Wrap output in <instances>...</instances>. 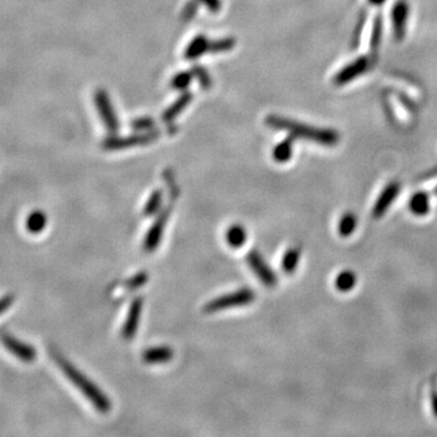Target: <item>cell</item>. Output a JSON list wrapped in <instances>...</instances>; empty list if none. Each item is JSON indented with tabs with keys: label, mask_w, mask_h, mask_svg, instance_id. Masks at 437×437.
Returning a JSON list of instances; mask_svg holds the SVG:
<instances>
[{
	"label": "cell",
	"mask_w": 437,
	"mask_h": 437,
	"mask_svg": "<svg viewBox=\"0 0 437 437\" xmlns=\"http://www.w3.org/2000/svg\"><path fill=\"white\" fill-rule=\"evenodd\" d=\"M51 353H53L55 362L60 366L65 375L91 402V405L101 413L110 412V410H111V401L98 389V386H96L91 380L88 379L83 373L77 370L76 367L72 366L71 363L65 357L61 356L60 353H55V351H53Z\"/></svg>",
	"instance_id": "6da1fadb"
},
{
	"label": "cell",
	"mask_w": 437,
	"mask_h": 437,
	"mask_svg": "<svg viewBox=\"0 0 437 437\" xmlns=\"http://www.w3.org/2000/svg\"><path fill=\"white\" fill-rule=\"evenodd\" d=\"M265 123L271 129L286 130L292 134L293 138H308V140H313L317 143H326V145H330L334 141V136L330 134V131L308 128V125L300 124L283 117L268 116Z\"/></svg>",
	"instance_id": "7a4b0ae2"
},
{
	"label": "cell",
	"mask_w": 437,
	"mask_h": 437,
	"mask_svg": "<svg viewBox=\"0 0 437 437\" xmlns=\"http://www.w3.org/2000/svg\"><path fill=\"white\" fill-rule=\"evenodd\" d=\"M159 136H161V130L158 129L141 131L138 134L129 135V136H124V138L111 135L110 138L103 141V146L107 151H119V150H125V148L148 145V143L156 141Z\"/></svg>",
	"instance_id": "3957f363"
},
{
	"label": "cell",
	"mask_w": 437,
	"mask_h": 437,
	"mask_svg": "<svg viewBox=\"0 0 437 437\" xmlns=\"http://www.w3.org/2000/svg\"><path fill=\"white\" fill-rule=\"evenodd\" d=\"M255 300L254 290L249 288H242L236 290L230 294L218 296L216 299L210 300L209 303L204 306V311L207 313H218L221 310L226 308H238V306H246L253 303Z\"/></svg>",
	"instance_id": "277c9868"
},
{
	"label": "cell",
	"mask_w": 437,
	"mask_h": 437,
	"mask_svg": "<svg viewBox=\"0 0 437 437\" xmlns=\"http://www.w3.org/2000/svg\"><path fill=\"white\" fill-rule=\"evenodd\" d=\"M94 103L108 134L117 135V133L119 131L121 124H119L116 111L113 108L111 98L108 96L107 93L103 89L96 90L94 94Z\"/></svg>",
	"instance_id": "5b68a950"
},
{
	"label": "cell",
	"mask_w": 437,
	"mask_h": 437,
	"mask_svg": "<svg viewBox=\"0 0 437 437\" xmlns=\"http://www.w3.org/2000/svg\"><path fill=\"white\" fill-rule=\"evenodd\" d=\"M174 201H176V197H170V204L162 210L161 213L157 216L156 220H155L153 225L148 230V235H146L145 241H143V249L146 250L148 253H151L153 250H156L158 246H159L165 226H167V223L169 220L170 213H171L173 205H174Z\"/></svg>",
	"instance_id": "8992f818"
},
{
	"label": "cell",
	"mask_w": 437,
	"mask_h": 437,
	"mask_svg": "<svg viewBox=\"0 0 437 437\" xmlns=\"http://www.w3.org/2000/svg\"><path fill=\"white\" fill-rule=\"evenodd\" d=\"M247 263L252 271L256 275L263 285L266 287H275L277 285V276L273 268L268 266L263 256L256 250H250L247 255Z\"/></svg>",
	"instance_id": "52a82bcc"
},
{
	"label": "cell",
	"mask_w": 437,
	"mask_h": 437,
	"mask_svg": "<svg viewBox=\"0 0 437 437\" xmlns=\"http://www.w3.org/2000/svg\"><path fill=\"white\" fill-rule=\"evenodd\" d=\"M143 298H140V296L135 298L130 305L129 311H128L124 325L122 328V335L124 339L130 340L131 338H134V335L136 334L140 318H141V313H143Z\"/></svg>",
	"instance_id": "ba28073f"
},
{
	"label": "cell",
	"mask_w": 437,
	"mask_h": 437,
	"mask_svg": "<svg viewBox=\"0 0 437 437\" xmlns=\"http://www.w3.org/2000/svg\"><path fill=\"white\" fill-rule=\"evenodd\" d=\"M1 340L5 345V348L9 350L10 353H14L15 356L18 357L20 360L25 362H33L36 358V350L27 345V344L21 343L18 339H15L11 335H1Z\"/></svg>",
	"instance_id": "9c48e42d"
},
{
	"label": "cell",
	"mask_w": 437,
	"mask_h": 437,
	"mask_svg": "<svg viewBox=\"0 0 437 437\" xmlns=\"http://www.w3.org/2000/svg\"><path fill=\"white\" fill-rule=\"evenodd\" d=\"M400 192V185L396 183H390L388 188H385L381 195H380L378 201L375 202L374 208H373V216L375 218H379L385 214V211L390 208V205L393 204L397 195Z\"/></svg>",
	"instance_id": "30bf717a"
},
{
	"label": "cell",
	"mask_w": 437,
	"mask_h": 437,
	"mask_svg": "<svg viewBox=\"0 0 437 437\" xmlns=\"http://www.w3.org/2000/svg\"><path fill=\"white\" fill-rule=\"evenodd\" d=\"M210 41L205 36L195 37L190 44L188 45V48L185 50V58L188 61H193L197 58H201L204 54L209 53Z\"/></svg>",
	"instance_id": "8fae6325"
},
{
	"label": "cell",
	"mask_w": 437,
	"mask_h": 437,
	"mask_svg": "<svg viewBox=\"0 0 437 437\" xmlns=\"http://www.w3.org/2000/svg\"><path fill=\"white\" fill-rule=\"evenodd\" d=\"M191 93H190V91H185L173 105H170V107L167 108V110L163 112V115H162V121L164 122V123H168V124L173 123V122L175 121V118H176L181 112L185 111V108L188 107V105L191 103Z\"/></svg>",
	"instance_id": "7c38bea8"
},
{
	"label": "cell",
	"mask_w": 437,
	"mask_h": 437,
	"mask_svg": "<svg viewBox=\"0 0 437 437\" xmlns=\"http://www.w3.org/2000/svg\"><path fill=\"white\" fill-rule=\"evenodd\" d=\"M173 356H174L173 348L169 346H157V348L146 350L143 353V362L150 363V365H159V363L169 362Z\"/></svg>",
	"instance_id": "4fadbf2b"
},
{
	"label": "cell",
	"mask_w": 437,
	"mask_h": 437,
	"mask_svg": "<svg viewBox=\"0 0 437 437\" xmlns=\"http://www.w3.org/2000/svg\"><path fill=\"white\" fill-rule=\"evenodd\" d=\"M410 208L412 213L418 216H424L429 213L430 204H429V196L425 192H418L410 198Z\"/></svg>",
	"instance_id": "5bb4252c"
},
{
	"label": "cell",
	"mask_w": 437,
	"mask_h": 437,
	"mask_svg": "<svg viewBox=\"0 0 437 437\" xmlns=\"http://www.w3.org/2000/svg\"><path fill=\"white\" fill-rule=\"evenodd\" d=\"M226 241H228V246L233 247V248H240L243 246L247 241L246 228L241 225H233L226 233Z\"/></svg>",
	"instance_id": "9a60e30c"
},
{
	"label": "cell",
	"mask_w": 437,
	"mask_h": 437,
	"mask_svg": "<svg viewBox=\"0 0 437 437\" xmlns=\"http://www.w3.org/2000/svg\"><path fill=\"white\" fill-rule=\"evenodd\" d=\"M292 153H293V138L292 136L278 143L276 148H273V158L278 163L289 161Z\"/></svg>",
	"instance_id": "2e32d148"
},
{
	"label": "cell",
	"mask_w": 437,
	"mask_h": 437,
	"mask_svg": "<svg viewBox=\"0 0 437 437\" xmlns=\"http://www.w3.org/2000/svg\"><path fill=\"white\" fill-rule=\"evenodd\" d=\"M300 259V249L299 248H290L287 252L283 260H282V268L285 270L286 273H293L295 271V268L298 266Z\"/></svg>",
	"instance_id": "e0dca14e"
},
{
	"label": "cell",
	"mask_w": 437,
	"mask_h": 437,
	"mask_svg": "<svg viewBox=\"0 0 437 437\" xmlns=\"http://www.w3.org/2000/svg\"><path fill=\"white\" fill-rule=\"evenodd\" d=\"M356 285V275L353 271H344L335 278V287L340 292H348Z\"/></svg>",
	"instance_id": "ac0fdd59"
},
{
	"label": "cell",
	"mask_w": 437,
	"mask_h": 437,
	"mask_svg": "<svg viewBox=\"0 0 437 437\" xmlns=\"http://www.w3.org/2000/svg\"><path fill=\"white\" fill-rule=\"evenodd\" d=\"M236 46V39L233 37L228 38H220L214 41H210L209 53L211 54H218V53H228L231 51Z\"/></svg>",
	"instance_id": "d6986e66"
},
{
	"label": "cell",
	"mask_w": 437,
	"mask_h": 437,
	"mask_svg": "<svg viewBox=\"0 0 437 437\" xmlns=\"http://www.w3.org/2000/svg\"><path fill=\"white\" fill-rule=\"evenodd\" d=\"M162 201H163V191L157 190V191L152 192L151 197L148 198V203L143 208V215L152 216V215L156 214L161 208Z\"/></svg>",
	"instance_id": "ffe728a7"
},
{
	"label": "cell",
	"mask_w": 437,
	"mask_h": 437,
	"mask_svg": "<svg viewBox=\"0 0 437 437\" xmlns=\"http://www.w3.org/2000/svg\"><path fill=\"white\" fill-rule=\"evenodd\" d=\"M46 225V216L43 211H34L27 218V230L32 233H41Z\"/></svg>",
	"instance_id": "44dd1931"
},
{
	"label": "cell",
	"mask_w": 437,
	"mask_h": 437,
	"mask_svg": "<svg viewBox=\"0 0 437 437\" xmlns=\"http://www.w3.org/2000/svg\"><path fill=\"white\" fill-rule=\"evenodd\" d=\"M193 78H196L197 81L201 85V88L203 90H209L213 85V81H211V77H210L209 72L207 71L204 67H202L200 65L193 66L191 70Z\"/></svg>",
	"instance_id": "7402d4cb"
},
{
	"label": "cell",
	"mask_w": 437,
	"mask_h": 437,
	"mask_svg": "<svg viewBox=\"0 0 437 437\" xmlns=\"http://www.w3.org/2000/svg\"><path fill=\"white\" fill-rule=\"evenodd\" d=\"M356 216L348 213V214L344 215L339 223V233L341 236L348 237L353 233V230L356 228Z\"/></svg>",
	"instance_id": "603a6c76"
},
{
	"label": "cell",
	"mask_w": 437,
	"mask_h": 437,
	"mask_svg": "<svg viewBox=\"0 0 437 437\" xmlns=\"http://www.w3.org/2000/svg\"><path fill=\"white\" fill-rule=\"evenodd\" d=\"M192 78H193L192 72H180L176 76L173 77L170 85L175 90H186L188 85L191 84Z\"/></svg>",
	"instance_id": "cb8c5ba5"
},
{
	"label": "cell",
	"mask_w": 437,
	"mask_h": 437,
	"mask_svg": "<svg viewBox=\"0 0 437 437\" xmlns=\"http://www.w3.org/2000/svg\"><path fill=\"white\" fill-rule=\"evenodd\" d=\"M155 121L152 119L151 117H141V118H136L134 121L130 123V126L133 128V129L136 130L138 133H141V131H148V130H152L155 128Z\"/></svg>",
	"instance_id": "d4e9b609"
},
{
	"label": "cell",
	"mask_w": 437,
	"mask_h": 437,
	"mask_svg": "<svg viewBox=\"0 0 437 437\" xmlns=\"http://www.w3.org/2000/svg\"><path fill=\"white\" fill-rule=\"evenodd\" d=\"M200 3L197 0H188V4L183 6V13H181V20L183 21H191L192 18H195L200 8Z\"/></svg>",
	"instance_id": "484cf974"
},
{
	"label": "cell",
	"mask_w": 437,
	"mask_h": 437,
	"mask_svg": "<svg viewBox=\"0 0 437 437\" xmlns=\"http://www.w3.org/2000/svg\"><path fill=\"white\" fill-rule=\"evenodd\" d=\"M148 280V275L146 273H140L135 276L131 277L130 280L125 282L124 286L128 289H138L140 287H143Z\"/></svg>",
	"instance_id": "4316f807"
},
{
	"label": "cell",
	"mask_w": 437,
	"mask_h": 437,
	"mask_svg": "<svg viewBox=\"0 0 437 437\" xmlns=\"http://www.w3.org/2000/svg\"><path fill=\"white\" fill-rule=\"evenodd\" d=\"M200 4H204L210 13L216 14L221 9V0H197Z\"/></svg>",
	"instance_id": "83f0119b"
},
{
	"label": "cell",
	"mask_w": 437,
	"mask_h": 437,
	"mask_svg": "<svg viewBox=\"0 0 437 437\" xmlns=\"http://www.w3.org/2000/svg\"><path fill=\"white\" fill-rule=\"evenodd\" d=\"M13 300H14V298H13V296H10V295L4 296V298H1V299H0V315L4 313L5 310H8V308L11 306Z\"/></svg>",
	"instance_id": "f1b7e54d"
},
{
	"label": "cell",
	"mask_w": 437,
	"mask_h": 437,
	"mask_svg": "<svg viewBox=\"0 0 437 437\" xmlns=\"http://www.w3.org/2000/svg\"><path fill=\"white\" fill-rule=\"evenodd\" d=\"M430 395H431V405H433V413H435V415H436L437 417V390L436 389L433 388V390H431V393H430Z\"/></svg>",
	"instance_id": "f546056e"
},
{
	"label": "cell",
	"mask_w": 437,
	"mask_h": 437,
	"mask_svg": "<svg viewBox=\"0 0 437 437\" xmlns=\"http://www.w3.org/2000/svg\"><path fill=\"white\" fill-rule=\"evenodd\" d=\"M372 1H374L377 4H379V3H383L384 0H372Z\"/></svg>",
	"instance_id": "4dcf8cb0"
}]
</instances>
